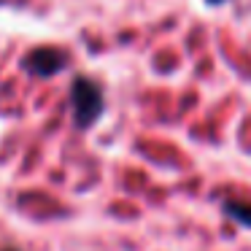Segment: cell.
I'll list each match as a JSON object with an SVG mask.
<instances>
[{
  "mask_svg": "<svg viewBox=\"0 0 251 251\" xmlns=\"http://www.w3.org/2000/svg\"><path fill=\"white\" fill-rule=\"evenodd\" d=\"M105 108L103 100V89L92 81V78H76L71 87V111H73V122L76 127L87 130L100 119Z\"/></svg>",
  "mask_w": 251,
  "mask_h": 251,
  "instance_id": "obj_1",
  "label": "cell"
},
{
  "mask_svg": "<svg viewBox=\"0 0 251 251\" xmlns=\"http://www.w3.org/2000/svg\"><path fill=\"white\" fill-rule=\"evenodd\" d=\"M25 71H30L33 76H57L62 68L68 65V54L62 49H51V46H41V49L30 51L25 57Z\"/></svg>",
  "mask_w": 251,
  "mask_h": 251,
  "instance_id": "obj_2",
  "label": "cell"
},
{
  "mask_svg": "<svg viewBox=\"0 0 251 251\" xmlns=\"http://www.w3.org/2000/svg\"><path fill=\"white\" fill-rule=\"evenodd\" d=\"M222 211H224V216L232 219L235 224L251 229V200H227L222 205Z\"/></svg>",
  "mask_w": 251,
  "mask_h": 251,
  "instance_id": "obj_3",
  "label": "cell"
},
{
  "mask_svg": "<svg viewBox=\"0 0 251 251\" xmlns=\"http://www.w3.org/2000/svg\"><path fill=\"white\" fill-rule=\"evenodd\" d=\"M205 3H208V6H222L224 0H205Z\"/></svg>",
  "mask_w": 251,
  "mask_h": 251,
  "instance_id": "obj_4",
  "label": "cell"
},
{
  "mask_svg": "<svg viewBox=\"0 0 251 251\" xmlns=\"http://www.w3.org/2000/svg\"><path fill=\"white\" fill-rule=\"evenodd\" d=\"M3 251H17V249H3Z\"/></svg>",
  "mask_w": 251,
  "mask_h": 251,
  "instance_id": "obj_5",
  "label": "cell"
}]
</instances>
